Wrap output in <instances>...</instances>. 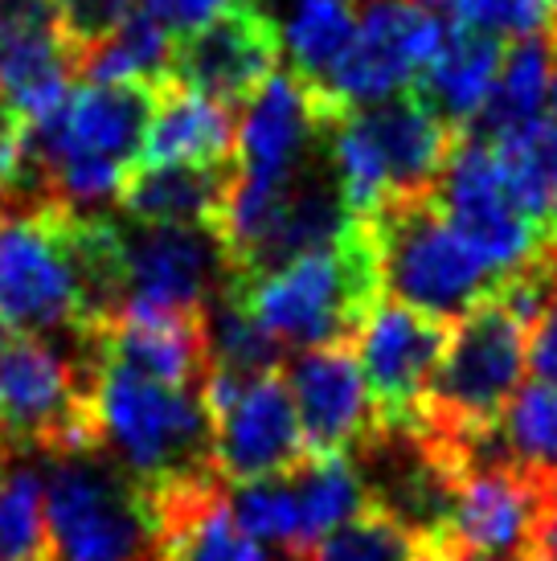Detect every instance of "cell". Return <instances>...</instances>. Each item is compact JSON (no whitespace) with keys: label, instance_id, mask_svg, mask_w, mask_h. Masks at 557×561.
I'll return each instance as SVG.
<instances>
[{"label":"cell","instance_id":"6da1fadb","mask_svg":"<svg viewBox=\"0 0 557 561\" xmlns=\"http://www.w3.org/2000/svg\"><path fill=\"white\" fill-rule=\"evenodd\" d=\"M242 308L275 336L278 344L325 348L353 344L361 324L382 304V266L365 218H353L332 247L287 259L247 283H226Z\"/></svg>","mask_w":557,"mask_h":561},{"label":"cell","instance_id":"7a4b0ae2","mask_svg":"<svg viewBox=\"0 0 557 561\" xmlns=\"http://www.w3.org/2000/svg\"><path fill=\"white\" fill-rule=\"evenodd\" d=\"M99 451L148 488L217 476L214 419L202 390H177L124 365H111L87 341Z\"/></svg>","mask_w":557,"mask_h":561},{"label":"cell","instance_id":"3957f363","mask_svg":"<svg viewBox=\"0 0 557 561\" xmlns=\"http://www.w3.org/2000/svg\"><path fill=\"white\" fill-rule=\"evenodd\" d=\"M459 131L447 127L414 91L389 94L370 107H349L325 131L344 209L377 214L389 197L434 188Z\"/></svg>","mask_w":557,"mask_h":561},{"label":"cell","instance_id":"277c9868","mask_svg":"<svg viewBox=\"0 0 557 561\" xmlns=\"http://www.w3.org/2000/svg\"><path fill=\"white\" fill-rule=\"evenodd\" d=\"M525 369L528 324L516 320L496 296H488L451 324L443 357L434 365L410 431L471 447L480 435L496 431L512 393L525 386Z\"/></svg>","mask_w":557,"mask_h":561},{"label":"cell","instance_id":"5b68a950","mask_svg":"<svg viewBox=\"0 0 557 561\" xmlns=\"http://www.w3.org/2000/svg\"><path fill=\"white\" fill-rule=\"evenodd\" d=\"M365 221L373 230L386 296L414 312L455 324L500 283V275L467 247V238L439 209L434 188L389 197Z\"/></svg>","mask_w":557,"mask_h":561},{"label":"cell","instance_id":"8992f818","mask_svg":"<svg viewBox=\"0 0 557 561\" xmlns=\"http://www.w3.org/2000/svg\"><path fill=\"white\" fill-rule=\"evenodd\" d=\"M46 529L49 561H160L152 496L107 451L49 459Z\"/></svg>","mask_w":557,"mask_h":561},{"label":"cell","instance_id":"52a82bcc","mask_svg":"<svg viewBox=\"0 0 557 561\" xmlns=\"http://www.w3.org/2000/svg\"><path fill=\"white\" fill-rule=\"evenodd\" d=\"M62 209L0 197V324L13 332H78V279Z\"/></svg>","mask_w":557,"mask_h":561},{"label":"cell","instance_id":"ba28073f","mask_svg":"<svg viewBox=\"0 0 557 561\" xmlns=\"http://www.w3.org/2000/svg\"><path fill=\"white\" fill-rule=\"evenodd\" d=\"M434 202L500 279L557 259V238L537 230L516 209L500 176L492 144L471 131H459V140L451 148L447 164L434 181Z\"/></svg>","mask_w":557,"mask_h":561},{"label":"cell","instance_id":"9c48e42d","mask_svg":"<svg viewBox=\"0 0 557 561\" xmlns=\"http://www.w3.org/2000/svg\"><path fill=\"white\" fill-rule=\"evenodd\" d=\"M443 37L447 25L422 0H365L353 42L316 91H325L337 107H370L402 94L431 66Z\"/></svg>","mask_w":557,"mask_h":561},{"label":"cell","instance_id":"30bf717a","mask_svg":"<svg viewBox=\"0 0 557 561\" xmlns=\"http://www.w3.org/2000/svg\"><path fill=\"white\" fill-rule=\"evenodd\" d=\"M283 33L259 0H234L209 25L172 42L169 79L185 91H197L214 103L238 107L263 91L278 70Z\"/></svg>","mask_w":557,"mask_h":561},{"label":"cell","instance_id":"8fae6325","mask_svg":"<svg viewBox=\"0 0 557 561\" xmlns=\"http://www.w3.org/2000/svg\"><path fill=\"white\" fill-rule=\"evenodd\" d=\"M451 324L427 312H414L398 299H382L370 320L356 332V365L365 374L373 393L382 431H410L422 410V393L431 386V374Z\"/></svg>","mask_w":557,"mask_h":561},{"label":"cell","instance_id":"7c38bea8","mask_svg":"<svg viewBox=\"0 0 557 561\" xmlns=\"http://www.w3.org/2000/svg\"><path fill=\"white\" fill-rule=\"evenodd\" d=\"M308 455H356L382 435V419L353 344L304 348L283 369Z\"/></svg>","mask_w":557,"mask_h":561},{"label":"cell","instance_id":"4fadbf2b","mask_svg":"<svg viewBox=\"0 0 557 561\" xmlns=\"http://www.w3.org/2000/svg\"><path fill=\"white\" fill-rule=\"evenodd\" d=\"M545 483L512 468L509 459H471L451 492L443 546L484 558L521 561L533 546Z\"/></svg>","mask_w":557,"mask_h":561},{"label":"cell","instance_id":"5bb4252c","mask_svg":"<svg viewBox=\"0 0 557 561\" xmlns=\"http://www.w3.org/2000/svg\"><path fill=\"white\" fill-rule=\"evenodd\" d=\"M226 279H230L226 250L209 230L197 226L127 230V304L164 308V312H209Z\"/></svg>","mask_w":557,"mask_h":561},{"label":"cell","instance_id":"9a60e30c","mask_svg":"<svg viewBox=\"0 0 557 561\" xmlns=\"http://www.w3.org/2000/svg\"><path fill=\"white\" fill-rule=\"evenodd\" d=\"M304 431L283 369L254 377L214 419V468L226 483L287 476L304 463Z\"/></svg>","mask_w":557,"mask_h":561},{"label":"cell","instance_id":"2e32d148","mask_svg":"<svg viewBox=\"0 0 557 561\" xmlns=\"http://www.w3.org/2000/svg\"><path fill=\"white\" fill-rule=\"evenodd\" d=\"M87 341L103 360L124 365L132 374L177 386V390H202L214 360H209V312H164L124 304V312L94 328Z\"/></svg>","mask_w":557,"mask_h":561},{"label":"cell","instance_id":"e0dca14e","mask_svg":"<svg viewBox=\"0 0 557 561\" xmlns=\"http://www.w3.org/2000/svg\"><path fill=\"white\" fill-rule=\"evenodd\" d=\"M75 79V49L58 30L54 0H0V99L30 124L58 107Z\"/></svg>","mask_w":557,"mask_h":561},{"label":"cell","instance_id":"ac0fdd59","mask_svg":"<svg viewBox=\"0 0 557 561\" xmlns=\"http://www.w3.org/2000/svg\"><path fill=\"white\" fill-rule=\"evenodd\" d=\"M238 181V157L214 164H136L124 176L115 202L132 226H197L217 234Z\"/></svg>","mask_w":557,"mask_h":561},{"label":"cell","instance_id":"d6986e66","mask_svg":"<svg viewBox=\"0 0 557 561\" xmlns=\"http://www.w3.org/2000/svg\"><path fill=\"white\" fill-rule=\"evenodd\" d=\"M500 62H504V42L500 37L467 30V25L455 21V30H447L439 54L418 75V82L410 91L447 127L467 131V127L480 119L484 103L492 94Z\"/></svg>","mask_w":557,"mask_h":561},{"label":"cell","instance_id":"ffe728a7","mask_svg":"<svg viewBox=\"0 0 557 561\" xmlns=\"http://www.w3.org/2000/svg\"><path fill=\"white\" fill-rule=\"evenodd\" d=\"M234 157H238L234 107L185 91L172 79L156 91L152 124L144 136L139 164H214V160Z\"/></svg>","mask_w":557,"mask_h":561},{"label":"cell","instance_id":"44dd1931","mask_svg":"<svg viewBox=\"0 0 557 561\" xmlns=\"http://www.w3.org/2000/svg\"><path fill=\"white\" fill-rule=\"evenodd\" d=\"M549 82H554V37H516L504 46V62L496 75V87L484 103L480 119L467 127L480 140H496L504 131L533 124L549 115Z\"/></svg>","mask_w":557,"mask_h":561},{"label":"cell","instance_id":"7402d4cb","mask_svg":"<svg viewBox=\"0 0 557 561\" xmlns=\"http://www.w3.org/2000/svg\"><path fill=\"white\" fill-rule=\"evenodd\" d=\"M492 152L516 209L537 230L557 238V119L542 115L533 124L496 136Z\"/></svg>","mask_w":557,"mask_h":561},{"label":"cell","instance_id":"603a6c76","mask_svg":"<svg viewBox=\"0 0 557 561\" xmlns=\"http://www.w3.org/2000/svg\"><path fill=\"white\" fill-rule=\"evenodd\" d=\"M287 476L299 500V558L373 500L353 455H304V463Z\"/></svg>","mask_w":557,"mask_h":561},{"label":"cell","instance_id":"cb8c5ba5","mask_svg":"<svg viewBox=\"0 0 557 561\" xmlns=\"http://www.w3.org/2000/svg\"><path fill=\"white\" fill-rule=\"evenodd\" d=\"M431 537L406 516L370 500L341 529L320 537L299 561H427Z\"/></svg>","mask_w":557,"mask_h":561},{"label":"cell","instance_id":"d4e9b609","mask_svg":"<svg viewBox=\"0 0 557 561\" xmlns=\"http://www.w3.org/2000/svg\"><path fill=\"white\" fill-rule=\"evenodd\" d=\"M0 561H49L46 476L25 451H0Z\"/></svg>","mask_w":557,"mask_h":561},{"label":"cell","instance_id":"484cf974","mask_svg":"<svg viewBox=\"0 0 557 561\" xmlns=\"http://www.w3.org/2000/svg\"><path fill=\"white\" fill-rule=\"evenodd\" d=\"M172 42H177V37L136 4V13L127 16L103 46H94L91 54H82L78 79L82 82H156V87H160V82H169Z\"/></svg>","mask_w":557,"mask_h":561},{"label":"cell","instance_id":"4316f807","mask_svg":"<svg viewBox=\"0 0 557 561\" xmlns=\"http://www.w3.org/2000/svg\"><path fill=\"white\" fill-rule=\"evenodd\" d=\"M496 443L512 468L542 483L557 480V390L545 381H525L512 393L509 410L496 422Z\"/></svg>","mask_w":557,"mask_h":561},{"label":"cell","instance_id":"83f0119b","mask_svg":"<svg viewBox=\"0 0 557 561\" xmlns=\"http://www.w3.org/2000/svg\"><path fill=\"white\" fill-rule=\"evenodd\" d=\"M356 33V9L349 0H295L283 25V42L292 54V75L308 87H325L332 66L341 62Z\"/></svg>","mask_w":557,"mask_h":561},{"label":"cell","instance_id":"f1b7e54d","mask_svg":"<svg viewBox=\"0 0 557 561\" xmlns=\"http://www.w3.org/2000/svg\"><path fill=\"white\" fill-rule=\"evenodd\" d=\"M209 360L217 374L254 381V377L275 374L283 360V344L221 287V296L209 304Z\"/></svg>","mask_w":557,"mask_h":561},{"label":"cell","instance_id":"f546056e","mask_svg":"<svg viewBox=\"0 0 557 561\" xmlns=\"http://www.w3.org/2000/svg\"><path fill=\"white\" fill-rule=\"evenodd\" d=\"M230 513L250 537L283 546L292 561L299 558V500H295L292 476L234 483Z\"/></svg>","mask_w":557,"mask_h":561},{"label":"cell","instance_id":"4dcf8cb0","mask_svg":"<svg viewBox=\"0 0 557 561\" xmlns=\"http://www.w3.org/2000/svg\"><path fill=\"white\" fill-rule=\"evenodd\" d=\"M451 16L492 37H537L554 25V0H447Z\"/></svg>","mask_w":557,"mask_h":561},{"label":"cell","instance_id":"1f68e13d","mask_svg":"<svg viewBox=\"0 0 557 561\" xmlns=\"http://www.w3.org/2000/svg\"><path fill=\"white\" fill-rule=\"evenodd\" d=\"M54 13L62 37L75 49V62H82V54L103 46L136 13V0H54Z\"/></svg>","mask_w":557,"mask_h":561},{"label":"cell","instance_id":"d6a6232c","mask_svg":"<svg viewBox=\"0 0 557 561\" xmlns=\"http://www.w3.org/2000/svg\"><path fill=\"white\" fill-rule=\"evenodd\" d=\"M144 13L160 21L172 37H185V33L209 25L214 16H221L234 0H136Z\"/></svg>","mask_w":557,"mask_h":561},{"label":"cell","instance_id":"836d02e7","mask_svg":"<svg viewBox=\"0 0 557 561\" xmlns=\"http://www.w3.org/2000/svg\"><path fill=\"white\" fill-rule=\"evenodd\" d=\"M528 365L537 381L557 390V296L549 299V308L537 316V324L528 332Z\"/></svg>","mask_w":557,"mask_h":561},{"label":"cell","instance_id":"e575fe53","mask_svg":"<svg viewBox=\"0 0 557 561\" xmlns=\"http://www.w3.org/2000/svg\"><path fill=\"white\" fill-rule=\"evenodd\" d=\"M21 148H25V119L21 111L0 99V197L13 188L21 172Z\"/></svg>","mask_w":557,"mask_h":561},{"label":"cell","instance_id":"d590c367","mask_svg":"<svg viewBox=\"0 0 557 561\" xmlns=\"http://www.w3.org/2000/svg\"><path fill=\"white\" fill-rule=\"evenodd\" d=\"M521 561H557V480L545 483L537 533H533V546Z\"/></svg>","mask_w":557,"mask_h":561},{"label":"cell","instance_id":"8d00e7d4","mask_svg":"<svg viewBox=\"0 0 557 561\" xmlns=\"http://www.w3.org/2000/svg\"><path fill=\"white\" fill-rule=\"evenodd\" d=\"M427 561H496V558H484V553H464V549H455V546L431 541V549H427Z\"/></svg>","mask_w":557,"mask_h":561},{"label":"cell","instance_id":"74e56055","mask_svg":"<svg viewBox=\"0 0 557 561\" xmlns=\"http://www.w3.org/2000/svg\"><path fill=\"white\" fill-rule=\"evenodd\" d=\"M549 115L557 119V42H554V82H549Z\"/></svg>","mask_w":557,"mask_h":561},{"label":"cell","instance_id":"f35d334b","mask_svg":"<svg viewBox=\"0 0 557 561\" xmlns=\"http://www.w3.org/2000/svg\"><path fill=\"white\" fill-rule=\"evenodd\" d=\"M554 42H557V0H554Z\"/></svg>","mask_w":557,"mask_h":561},{"label":"cell","instance_id":"ab89813d","mask_svg":"<svg viewBox=\"0 0 557 561\" xmlns=\"http://www.w3.org/2000/svg\"><path fill=\"white\" fill-rule=\"evenodd\" d=\"M422 4H439V0H422Z\"/></svg>","mask_w":557,"mask_h":561}]
</instances>
